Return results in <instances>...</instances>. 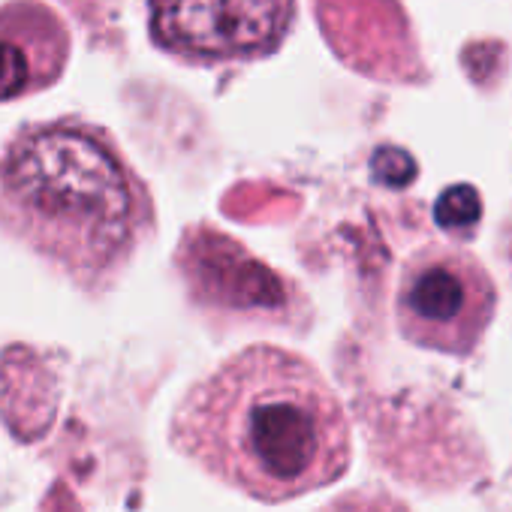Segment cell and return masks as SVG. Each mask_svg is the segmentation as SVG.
I'll use <instances>...</instances> for the list:
<instances>
[{
	"label": "cell",
	"mask_w": 512,
	"mask_h": 512,
	"mask_svg": "<svg viewBox=\"0 0 512 512\" xmlns=\"http://www.w3.org/2000/svg\"><path fill=\"white\" fill-rule=\"evenodd\" d=\"M169 440L211 479L260 503L320 491L353 458L335 389L305 356L269 344L193 383L172 413Z\"/></svg>",
	"instance_id": "cell-1"
},
{
	"label": "cell",
	"mask_w": 512,
	"mask_h": 512,
	"mask_svg": "<svg viewBox=\"0 0 512 512\" xmlns=\"http://www.w3.org/2000/svg\"><path fill=\"white\" fill-rule=\"evenodd\" d=\"M0 226L73 284L100 290L154 229V205L106 130L58 118L22 127L0 151Z\"/></svg>",
	"instance_id": "cell-2"
},
{
	"label": "cell",
	"mask_w": 512,
	"mask_h": 512,
	"mask_svg": "<svg viewBox=\"0 0 512 512\" xmlns=\"http://www.w3.org/2000/svg\"><path fill=\"white\" fill-rule=\"evenodd\" d=\"M497 311V290L473 253L425 244L401 269L395 317L401 335L425 350L470 356Z\"/></svg>",
	"instance_id": "cell-3"
},
{
	"label": "cell",
	"mask_w": 512,
	"mask_h": 512,
	"mask_svg": "<svg viewBox=\"0 0 512 512\" xmlns=\"http://www.w3.org/2000/svg\"><path fill=\"white\" fill-rule=\"evenodd\" d=\"M296 0H148V31L166 55L214 67L260 61L293 28Z\"/></svg>",
	"instance_id": "cell-4"
},
{
	"label": "cell",
	"mask_w": 512,
	"mask_h": 512,
	"mask_svg": "<svg viewBox=\"0 0 512 512\" xmlns=\"http://www.w3.org/2000/svg\"><path fill=\"white\" fill-rule=\"evenodd\" d=\"M70 58V31L40 0L0 7V103L37 94L58 82Z\"/></svg>",
	"instance_id": "cell-5"
},
{
	"label": "cell",
	"mask_w": 512,
	"mask_h": 512,
	"mask_svg": "<svg viewBox=\"0 0 512 512\" xmlns=\"http://www.w3.org/2000/svg\"><path fill=\"white\" fill-rule=\"evenodd\" d=\"M434 220L443 232L455 235V238H467L470 232H476L479 220H482V196L476 187L470 184H452L440 193L437 205H434Z\"/></svg>",
	"instance_id": "cell-6"
},
{
	"label": "cell",
	"mask_w": 512,
	"mask_h": 512,
	"mask_svg": "<svg viewBox=\"0 0 512 512\" xmlns=\"http://www.w3.org/2000/svg\"><path fill=\"white\" fill-rule=\"evenodd\" d=\"M398 166H416V160L404 151V148H395V145H383L374 160H371V169H374V178L380 184H389V187H404L413 181V175L407 172H398Z\"/></svg>",
	"instance_id": "cell-7"
}]
</instances>
